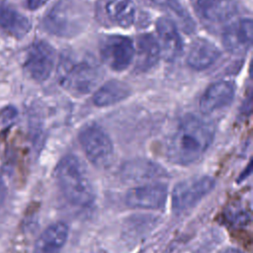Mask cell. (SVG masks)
Segmentation results:
<instances>
[{
	"label": "cell",
	"mask_w": 253,
	"mask_h": 253,
	"mask_svg": "<svg viewBox=\"0 0 253 253\" xmlns=\"http://www.w3.org/2000/svg\"><path fill=\"white\" fill-rule=\"evenodd\" d=\"M213 137L212 125L197 116L187 115L166 139V156L172 163L190 165L206 153Z\"/></svg>",
	"instance_id": "cell-1"
},
{
	"label": "cell",
	"mask_w": 253,
	"mask_h": 253,
	"mask_svg": "<svg viewBox=\"0 0 253 253\" xmlns=\"http://www.w3.org/2000/svg\"><path fill=\"white\" fill-rule=\"evenodd\" d=\"M54 172L61 193L71 205L87 208L94 203L95 191L92 182L78 157L73 154L63 156Z\"/></svg>",
	"instance_id": "cell-2"
},
{
	"label": "cell",
	"mask_w": 253,
	"mask_h": 253,
	"mask_svg": "<svg viewBox=\"0 0 253 253\" xmlns=\"http://www.w3.org/2000/svg\"><path fill=\"white\" fill-rule=\"evenodd\" d=\"M60 85L74 95L90 93L99 83L102 73L90 56L73 52L62 53L57 65Z\"/></svg>",
	"instance_id": "cell-3"
},
{
	"label": "cell",
	"mask_w": 253,
	"mask_h": 253,
	"mask_svg": "<svg viewBox=\"0 0 253 253\" xmlns=\"http://www.w3.org/2000/svg\"><path fill=\"white\" fill-rule=\"evenodd\" d=\"M78 141L91 164L97 168L109 167L115 156L114 145L106 130L96 123H88L81 127Z\"/></svg>",
	"instance_id": "cell-4"
},
{
	"label": "cell",
	"mask_w": 253,
	"mask_h": 253,
	"mask_svg": "<svg viewBox=\"0 0 253 253\" xmlns=\"http://www.w3.org/2000/svg\"><path fill=\"white\" fill-rule=\"evenodd\" d=\"M214 179L211 176L188 178L176 184L172 191V210L183 213L198 205L214 188Z\"/></svg>",
	"instance_id": "cell-5"
},
{
	"label": "cell",
	"mask_w": 253,
	"mask_h": 253,
	"mask_svg": "<svg viewBox=\"0 0 253 253\" xmlns=\"http://www.w3.org/2000/svg\"><path fill=\"white\" fill-rule=\"evenodd\" d=\"M54 63V48L48 42L40 40L34 42L27 49L23 67L31 79L43 82L50 76Z\"/></svg>",
	"instance_id": "cell-6"
},
{
	"label": "cell",
	"mask_w": 253,
	"mask_h": 253,
	"mask_svg": "<svg viewBox=\"0 0 253 253\" xmlns=\"http://www.w3.org/2000/svg\"><path fill=\"white\" fill-rule=\"evenodd\" d=\"M134 52L133 42L126 36H108L101 41V57L104 63L115 71L126 69L134 58Z\"/></svg>",
	"instance_id": "cell-7"
},
{
	"label": "cell",
	"mask_w": 253,
	"mask_h": 253,
	"mask_svg": "<svg viewBox=\"0 0 253 253\" xmlns=\"http://www.w3.org/2000/svg\"><path fill=\"white\" fill-rule=\"evenodd\" d=\"M167 186L153 182L130 188L126 194V204L132 209L159 210L165 206Z\"/></svg>",
	"instance_id": "cell-8"
},
{
	"label": "cell",
	"mask_w": 253,
	"mask_h": 253,
	"mask_svg": "<svg viewBox=\"0 0 253 253\" xmlns=\"http://www.w3.org/2000/svg\"><path fill=\"white\" fill-rule=\"evenodd\" d=\"M253 40V22L249 18L239 19L227 26L222 33V43L227 51L235 55L245 54Z\"/></svg>",
	"instance_id": "cell-9"
},
{
	"label": "cell",
	"mask_w": 253,
	"mask_h": 253,
	"mask_svg": "<svg viewBox=\"0 0 253 253\" xmlns=\"http://www.w3.org/2000/svg\"><path fill=\"white\" fill-rule=\"evenodd\" d=\"M156 32L161 56L167 61L177 59L183 50V42L176 23L167 17L156 21Z\"/></svg>",
	"instance_id": "cell-10"
},
{
	"label": "cell",
	"mask_w": 253,
	"mask_h": 253,
	"mask_svg": "<svg viewBox=\"0 0 253 253\" xmlns=\"http://www.w3.org/2000/svg\"><path fill=\"white\" fill-rule=\"evenodd\" d=\"M235 95V86L230 81H217L211 84L202 95L199 103L203 114H211L229 106Z\"/></svg>",
	"instance_id": "cell-11"
},
{
	"label": "cell",
	"mask_w": 253,
	"mask_h": 253,
	"mask_svg": "<svg viewBox=\"0 0 253 253\" xmlns=\"http://www.w3.org/2000/svg\"><path fill=\"white\" fill-rule=\"evenodd\" d=\"M44 29L55 36L69 37L79 31L78 22L71 17L66 4L59 2L55 4L43 18Z\"/></svg>",
	"instance_id": "cell-12"
},
{
	"label": "cell",
	"mask_w": 253,
	"mask_h": 253,
	"mask_svg": "<svg viewBox=\"0 0 253 253\" xmlns=\"http://www.w3.org/2000/svg\"><path fill=\"white\" fill-rule=\"evenodd\" d=\"M68 226L63 221L48 225L36 240L34 253H60L68 239Z\"/></svg>",
	"instance_id": "cell-13"
},
{
	"label": "cell",
	"mask_w": 253,
	"mask_h": 253,
	"mask_svg": "<svg viewBox=\"0 0 253 253\" xmlns=\"http://www.w3.org/2000/svg\"><path fill=\"white\" fill-rule=\"evenodd\" d=\"M220 51L207 39H196L189 49L187 63L194 70H205L211 66L219 57Z\"/></svg>",
	"instance_id": "cell-14"
},
{
	"label": "cell",
	"mask_w": 253,
	"mask_h": 253,
	"mask_svg": "<svg viewBox=\"0 0 253 253\" xmlns=\"http://www.w3.org/2000/svg\"><path fill=\"white\" fill-rule=\"evenodd\" d=\"M103 18L122 28L130 27L135 18V5L132 0H104Z\"/></svg>",
	"instance_id": "cell-15"
},
{
	"label": "cell",
	"mask_w": 253,
	"mask_h": 253,
	"mask_svg": "<svg viewBox=\"0 0 253 253\" xmlns=\"http://www.w3.org/2000/svg\"><path fill=\"white\" fill-rule=\"evenodd\" d=\"M135 70L145 72L151 69L159 60L160 48L157 40L151 34H142L136 41Z\"/></svg>",
	"instance_id": "cell-16"
},
{
	"label": "cell",
	"mask_w": 253,
	"mask_h": 253,
	"mask_svg": "<svg viewBox=\"0 0 253 253\" xmlns=\"http://www.w3.org/2000/svg\"><path fill=\"white\" fill-rule=\"evenodd\" d=\"M163 170L158 164L150 160L136 159L125 163L121 169V173L126 181L140 183L162 176L164 174Z\"/></svg>",
	"instance_id": "cell-17"
},
{
	"label": "cell",
	"mask_w": 253,
	"mask_h": 253,
	"mask_svg": "<svg viewBox=\"0 0 253 253\" xmlns=\"http://www.w3.org/2000/svg\"><path fill=\"white\" fill-rule=\"evenodd\" d=\"M130 94L131 89L128 84L118 79H112L96 90L92 101L97 107H109L126 100Z\"/></svg>",
	"instance_id": "cell-18"
},
{
	"label": "cell",
	"mask_w": 253,
	"mask_h": 253,
	"mask_svg": "<svg viewBox=\"0 0 253 253\" xmlns=\"http://www.w3.org/2000/svg\"><path fill=\"white\" fill-rule=\"evenodd\" d=\"M0 27L10 36L20 40L29 34L32 23L15 8L3 4L0 6Z\"/></svg>",
	"instance_id": "cell-19"
},
{
	"label": "cell",
	"mask_w": 253,
	"mask_h": 253,
	"mask_svg": "<svg viewBox=\"0 0 253 253\" xmlns=\"http://www.w3.org/2000/svg\"><path fill=\"white\" fill-rule=\"evenodd\" d=\"M226 217L232 224L236 226L246 225L250 220L249 212L240 206H231L227 210Z\"/></svg>",
	"instance_id": "cell-20"
},
{
	"label": "cell",
	"mask_w": 253,
	"mask_h": 253,
	"mask_svg": "<svg viewBox=\"0 0 253 253\" xmlns=\"http://www.w3.org/2000/svg\"><path fill=\"white\" fill-rule=\"evenodd\" d=\"M17 117V110L13 106L5 107L0 112V122L3 124H9Z\"/></svg>",
	"instance_id": "cell-21"
},
{
	"label": "cell",
	"mask_w": 253,
	"mask_h": 253,
	"mask_svg": "<svg viewBox=\"0 0 253 253\" xmlns=\"http://www.w3.org/2000/svg\"><path fill=\"white\" fill-rule=\"evenodd\" d=\"M155 5L160 6V7H164L167 9L172 8L174 5L179 3V0H151Z\"/></svg>",
	"instance_id": "cell-22"
},
{
	"label": "cell",
	"mask_w": 253,
	"mask_h": 253,
	"mask_svg": "<svg viewBox=\"0 0 253 253\" xmlns=\"http://www.w3.org/2000/svg\"><path fill=\"white\" fill-rule=\"evenodd\" d=\"M45 2H46V0H28L27 4L31 10H36V9H39L40 7H42Z\"/></svg>",
	"instance_id": "cell-23"
},
{
	"label": "cell",
	"mask_w": 253,
	"mask_h": 253,
	"mask_svg": "<svg viewBox=\"0 0 253 253\" xmlns=\"http://www.w3.org/2000/svg\"><path fill=\"white\" fill-rule=\"evenodd\" d=\"M6 196V186L3 179L0 177V205L3 203Z\"/></svg>",
	"instance_id": "cell-24"
},
{
	"label": "cell",
	"mask_w": 253,
	"mask_h": 253,
	"mask_svg": "<svg viewBox=\"0 0 253 253\" xmlns=\"http://www.w3.org/2000/svg\"><path fill=\"white\" fill-rule=\"evenodd\" d=\"M222 253H243L241 252L240 250L238 249H235V248H227L225 251H223Z\"/></svg>",
	"instance_id": "cell-25"
},
{
	"label": "cell",
	"mask_w": 253,
	"mask_h": 253,
	"mask_svg": "<svg viewBox=\"0 0 253 253\" xmlns=\"http://www.w3.org/2000/svg\"><path fill=\"white\" fill-rule=\"evenodd\" d=\"M191 1V3L193 4V6H194V8H196L201 2H202V0H190Z\"/></svg>",
	"instance_id": "cell-26"
}]
</instances>
